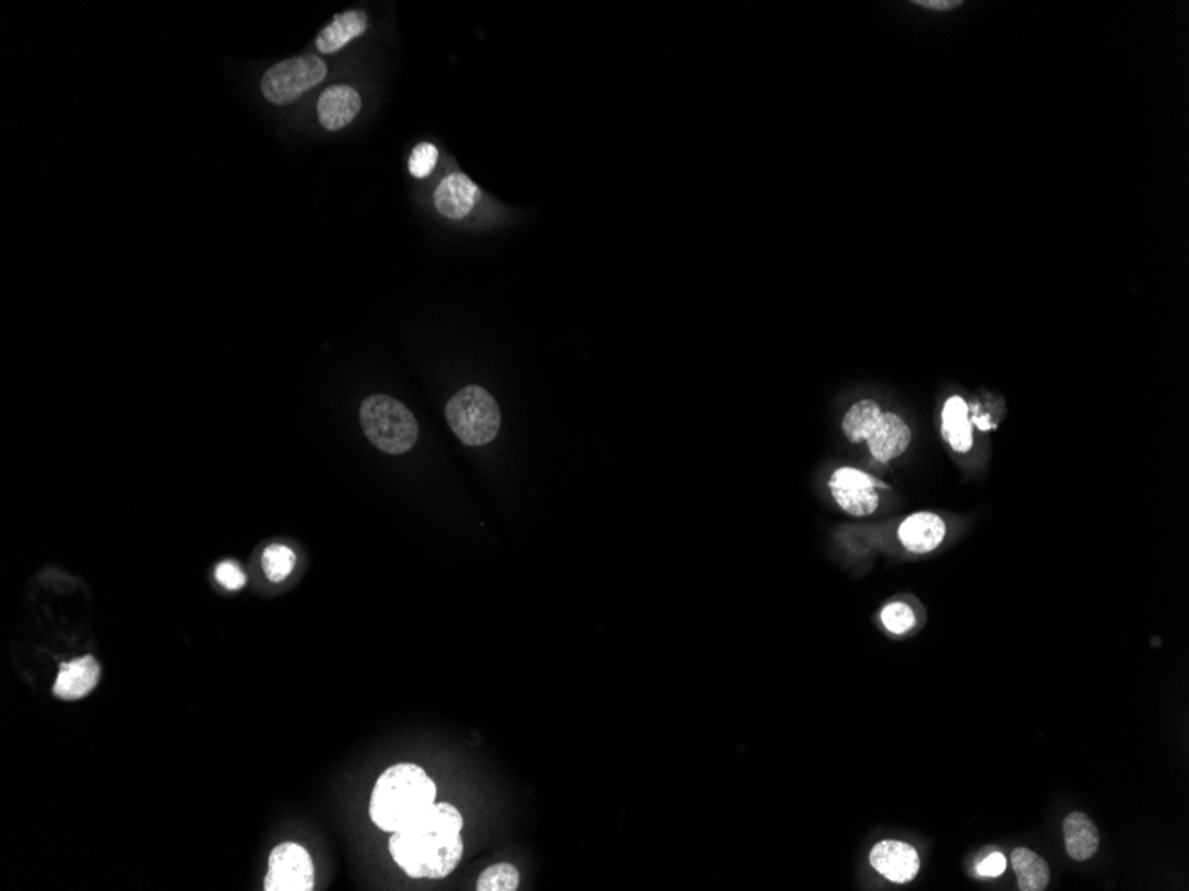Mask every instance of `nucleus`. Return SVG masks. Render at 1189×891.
<instances>
[{"instance_id": "19", "label": "nucleus", "mask_w": 1189, "mask_h": 891, "mask_svg": "<svg viewBox=\"0 0 1189 891\" xmlns=\"http://www.w3.org/2000/svg\"><path fill=\"white\" fill-rule=\"evenodd\" d=\"M296 554L285 545H271L262 554V568L271 582H282L293 573Z\"/></svg>"}, {"instance_id": "10", "label": "nucleus", "mask_w": 1189, "mask_h": 891, "mask_svg": "<svg viewBox=\"0 0 1189 891\" xmlns=\"http://www.w3.org/2000/svg\"><path fill=\"white\" fill-rule=\"evenodd\" d=\"M362 109V98L351 86H331L319 96L317 116L327 130H341L355 120Z\"/></svg>"}, {"instance_id": "9", "label": "nucleus", "mask_w": 1189, "mask_h": 891, "mask_svg": "<svg viewBox=\"0 0 1189 891\" xmlns=\"http://www.w3.org/2000/svg\"><path fill=\"white\" fill-rule=\"evenodd\" d=\"M98 681H101V666L95 657L86 655V657L61 664L52 692L59 700L78 701L86 698Z\"/></svg>"}, {"instance_id": "8", "label": "nucleus", "mask_w": 1189, "mask_h": 891, "mask_svg": "<svg viewBox=\"0 0 1189 891\" xmlns=\"http://www.w3.org/2000/svg\"><path fill=\"white\" fill-rule=\"evenodd\" d=\"M869 863L880 876L897 884L916 879L921 868V859L916 848L897 840H883L874 845L869 854Z\"/></svg>"}, {"instance_id": "6", "label": "nucleus", "mask_w": 1189, "mask_h": 891, "mask_svg": "<svg viewBox=\"0 0 1189 891\" xmlns=\"http://www.w3.org/2000/svg\"><path fill=\"white\" fill-rule=\"evenodd\" d=\"M264 890H314V863L310 854L307 853V848L293 844V842L274 847L273 853L269 856Z\"/></svg>"}, {"instance_id": "4", "label": "nucleus", "mask_w": 1189, "mask_h": 891, "mask_svg": "<svg viewBox=\"0 0 1189 891\" xmlns=\"http://www.w3.org/2000/svg\"><path fill=\"white\" fill-rule=\"evenodd\" d=\"M447 424L466 445H486L501 429V409L481 387L470 384L456 393L446 406Z\"/></svg>"}, {"instance_id": "3", "label": "nucleus", "mask_w": 1189, "mask_h": 891, "mask_svg": "<svg viewBox=\"0 0 1189 891\" xmlns=\"http://www.w3.org/2000/svg\"><path fill=\"white\" fill-rule=\"evenodd\" d=\"M362 429L379 451L404 454L419 438L417 420L403 403L389 395H370L361 406Z\"/></svg>"}, {"instance_id": "24", "label": "nucleus", "mask_w": 1189, "mask_h": 891, "mask_svg": "<svg viewBox=\"0 0 1189 891\" xmlns=\"http://www.w3.org/2000/svg\"><path fill=\"white\" fill-rule=\"evenodd\" d=\"M1006 870V858L1001 853H993L978 867L979 876L998 877Z\"/></svg>"}, {"instance_id": "2", "label": "nucleus", "mask_w": 1189, "mask_h": 891, "mask_svg": "<svg viewBox=\"0 0 1189 891\" xmlns=\"http://www.w3.org/2000/svg\"><path fill=\"white\" fill-rule=\"evenodd\" d=\"M437 803V785L413 763H398L378 777L369 815L381 831L396 833Z\"/></svg>"}, {"instance_id": "14", "label": "nucleus", "mask_w": 1189, "mask_h": 891, "mask_svg": "<svg viewBox=\"0 0 1189 891\" xmlns=\"http://www.w3.org/2000/svg\"><path fill=\"white\" fill-rule=\"evenodd\" d=\"M369 29V19L362 10H351L337 15L328 27L317 34L316 47L322 54H335Z\"/></svg>"}, {"instance_id": "16", "label": "nucleus", "mask_w": 1189, "mask_h": 891, "mask_svg": "<svg viewBox=\"0 0 1189 891\" xmlns=\"http://www.w3.org/2000/svg\"><path fill=\"white\" fill-rule=\"evenodd\" d=\"M942 437L956 452H969L973 449V427L969 420V406L964 399H947L942 409Z\"/></svg>"}, {"instance_id": "1", "label": "nucleus", "mask_w": 1189, "mask_h": 891, "mask_svg": "<svg viewBox=\"0 0 1189 891\" xmlns=\"http://www.w3.org/2000/svg\"><path fill=\"white\" fill-rule=\"evenodd\" d=\"M463 817L449 803H435L390 836L393 862L412 879H444L463 856Z\"/></svg>"}, {"instance_id": "7", "label": "nucleus", "mask_w": 1189, "mask_h": 891, "mask_svg": "<svg viewBox=\"0 0 1189 891\" xmlns=\"http://www.w3.org/2000/svg\"><path fill=\"white\" fill-rule=\"evenodd\" d=\"M829 491L835 503L851 516H869L876 511L880 503L874 480L860 470L849 466L835 470L829 479Z\"/></svg>"}, {"instance_id": "11", "label": "nucleus", "mask_w": 1189, "mask_h": 891, "mask_svg": "<svg viewBox=\"0 0 1189 891\" xmlns=\"http://www.w3.org/2000/svg\"><path fill=\"white\" fill-rule=\"evenodd\" d=\"M478 186L467 175L455 173L444 178L435 191V206L442 216L463 219L474 209Z\"/></svg>"}, {"instance_id": "17", "label": "nucleus", "mask_w": 1189, "mask_h": 891, "mask_svg": "<svg viewBox=\"0 0 1189 891\" xmlns=\"http://www.w3.org/2000/svg\"><path fill=\"white\" fill-rule=\"evenodd\" d=\"M1012 867L1017 874L1021 891H1044L1049 884L1050 872L1046 859L1029 848L1017 847L1013 851Z\"/></svg>"}, {"instance_id": "25", "label": "nucleus", "mask_w": 1189, "mask_h": 891, "mask_svg": "<svg viewBox=\"0 0 1189 891\" xmlns=\"http://www.w3.org/2000/svg\"><path fill=\"white\" fill-rule=\"evenodd\" d=\"M916 4L922 5V8H930V10L945 11L953 10V8L962 4V2H960V0H955V2H951V0H921V2H916Z\"/></svg>"}, {"instance_id": "5", "label": "nucleus", "mask_w": 1189, "mask_h": 891, "mask_svg": "<svg viewBox=\"0 0 1189 891\" xmlns=\"http://www.w3.org/2000/svg\"><path fill=\"white\" fill-rule=\"evenodd\" d=\"M328 67L317 56H297L273 64L264 73L260 90L274 106H287L303 93L327 79Z\"/></svg>"}, {"instance_id": "20", "label": "nucleus", "mask_w": 1189, "mask_h": 891, "mask_svg": "<svg viewBox=\"0 0 1189 891\" xmlns=\"http://www.w3.org/2000/svg\"><path fill=\"white\" fill-rule=\"evenodd\" d=\"M520 884V874L511 863H497L486 868L478 879L480 891H515Z\"/></svg>"}, {"instance_id": "18", "label": "nucleus", "mask_w": 1189, "mask_h": 891, "mask_svg": "<svg viewBox=\"0 0 1189 891\" xmlns=\"http://www.w3.org/2000/svg\"><path fill=\"white\" fill-rule=\"evenodd\" d=\"M882 407L874 401H859L849 407L843 418V431L845 437L854 443L868 440L883 418Z\"/></svg>"}, {"instance_id": "12", "label": "nucleus", "mask_w": 1189, "mask_h": 891, "mask_svg": "<svg viewBox=\"0 0 1189 891\" xmlns=\"http://www.w3.org/2000/svg\"><path fill=\"white\" fill-rule=\"evenodd\" d=\"M899 542L914 554H928L937 550L944 542L945 523L939 514L917 513L908 516L899 525Z\"/></svg>"}, {"instance_id": "23", "label": "nucleus", "mask_w": 1189, "mask_h": 891, "mask_svg": "<svg viewBox=\"0 0 1189 891\" xmlns=\"http://www.w3.org/2000/svg\"><path fill=\"white\" fill-rule=\"evenodd\" d=\"M214 575H216L217 582H220L223 587H226V590L237 591L245 587V571H243V568H240L237 562H220V565L216 566V573H214Z\"/></svg>"}, {"instance_id": "13", "label": "nucleus", "mask_w": 1189, "mask_h": 891, "mask_svg": "<svg viewBox=\"0 0 1189 891\" xmlns=\"http://www.w3.org/2000/svg\"><path fill=\"white\" fill-rule=\"evenodd\" d=\"M866 441L874 460L888 463L907 452L911 441L910 427L894 413H883L882 423Z\"/></svg>"}, {"instance_id": "26", "label": "nucleus", "mask_w": 1189, "mask_h": 891, "mask_svg": "<svg viewBox=\"0 0 1189 891\" xmlns=\"http://www.w3.org/2000/svg\"><path fill=\"white\" fill-rule=\"evenodd\" d=\"M974 424H976L979 429H984V431H988V429H992L993 427V424L988 423V417H974Z\"/></svg>"}, {"instance_id": "21", "label": "nucleus", "mask_w": 1189, "mask_h": 891, "mask_svg": "<svg viewBox=\"0 0 1189 891\" xmlns=\"http://www.w3.org/2000/svg\"><path fill=\"white\" fill-rule=\"evenodd\" d=\"M882 623L892 633H905L916 625V614L903 602H894L888 604L885 609L882 610Z\"/></svg>"}, {"instance_id": "15", "label": "nucleus", "mask_w": 1189, "mask_h": 891, "mask_svg": "<svg viewBox=\"0 0 1189 891\" xmlns=\"http://www.w3.org/2000/svg\"><path fill=\"white\" fill-rule=\"evenodd\" d=\"M1063 836L1064 848H1067L1070 858L1075 859V862H1086V859L1094 858V854L1098 851V844H1100L1097 825L1094 824V820L1090 819L1088 815L1081 813V811H1074L1069 817H1064Z\"/></svg>"}, {"instance_id": "22", "label": "nucleus", "mask_w": 1189, "mask_h": 891, "mask_svg": "<svg viewBox=\"0 0 1189 891\" xmlns=\"http://www.w3.org/2000/svg\"><path fill=\"white\" fill-rule=\"evenodd\" d=\"M437 163V146L432 143H421L413 148L412 155H410V163H408V169L412 173V177L426 178L432 175Z\"/></svg>"}]
</instances>
